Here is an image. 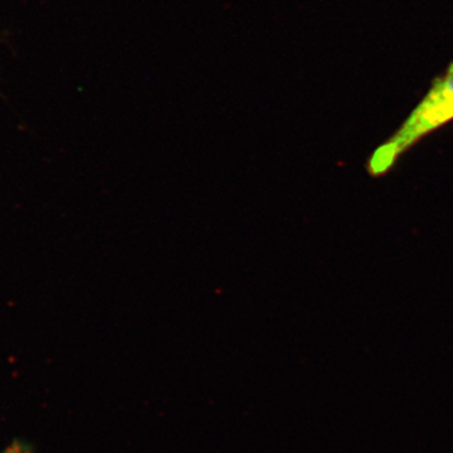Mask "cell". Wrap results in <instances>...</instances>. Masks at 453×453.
Listing matches in <instances>:
<instances>
[{
    "instance_id": "6da1fadb",
    "label": "cell",
    "mask_w": 453,
    "mask_h": 453,
    "mask_svg": "<svg viewBox=\"0 0 453 453\" xmlns=\"http://www.w3.org/2000/svg\"><path fill=\"white\" fill-rule=\"evenodd\" d=\"M453 121V62L445 74L432 82L421 103L414 107L402 127L378 146L366 163L372 177L387 174L419 140Z\"/></svg>"
}]
</instances>
